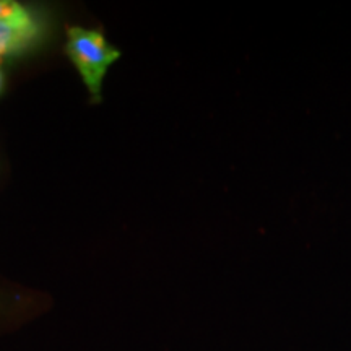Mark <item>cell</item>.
I'll list each match as a JSON object with an SVG mask.
<instances>
[{
    "label": "cell",
    "mask_w": 351,
    "mask_h": 351,
    "mask_svg": "<svg viewBox=\"0 0 351 351\" xmlns=\"http://www.w3.org/2000/svg\"><path fill=\"white\" fill-rule=\"evenodd\" d=\"M5 85H7L5 72H3L2 65H0V96H2V95H3V91H5Z\"/></svg>",
    "instance_id": "obj_4"
},
{
    "label": "cell",
    "mask_w": 351,
    "mask_h": 351,
    "mask_svg": "<svg viewBox=\"0 0 351 351\" xmlns=\"http://www.w3.org/2000/svg\"><path fill=\"white\" fill-rule=\"evenodd\" d=\"M49 19V12L44 10V8L25 5V3L15 2V0H0V23L29 26Z\"/></svg>",
    "instance_id": "obj_3"
},
{
    "label": "cell",
    "mask_w": 351,
    "mask_h": 351,
    "mask_svg": "<svg viewBox=\"0 0 351 351\" xmlns=\"http://www.w3.org/2000/svg\"><path fill=\"white\" fill-rule=\"evenodd\" d=\"M64 52L80 73L93 103H101L104 77L109 67L119 60L121 51L109 44L98 29L69 26L65 32Z\"/></svg>",
    "instance_id": "obj_1"
},
{
    "label": "cell",
    "mask_w": 351,
    "mask_h": 351,
    "mask_svg": "<svg viewBox=\"0 0 351 351\" xmlns=\"http://www.w3.org/2000/svg\"><path fill=\"white\" fill-rule=\"evenodd\" d=\"M51 34L52 19L29 26L0 23V65L41 49L49 41Z\"/></svg>",
    "instance_id": "obj_2"
}]
</instances>
